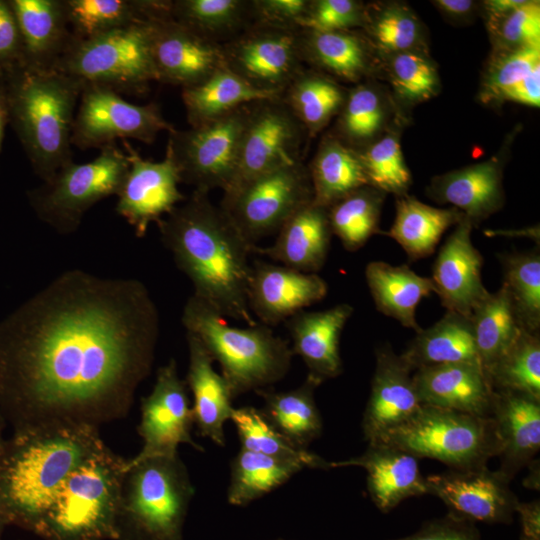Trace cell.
Returning <instances> with one entry per match:
<instances>
[{
	"instance_id": "6da1fadb",
	"label": "cell",
	"mask_w": 540,
	"mask_h": 540,
	"mask_svg": "<svg viewBox=\"0 0 540 540\" xmlns=\"http://www.w3.org/2000/svg\"><path fill=\"white\" fill-rule=\"evenodd\" d=\"M159 330L141 281L63 272L0 322V413L13 433L124 418Z\"/></svg>"
},
{
	"instance_id": "7a4b0ae2",
	"label": "cell",
	"mask_w": 540,
	"mask_h": 540,
	"mask_svg": "<svg viewBox=\"0 0 540 540\" xmlns=\"http://www.w3.org/2000/svg\"><path fill=\"white\" fill-rule=\"evenodd\" d=\"M208 194L193 190L164 216L157 223L161 240L191 281L192 295L226 319L256 325L248 305L250 256L256 245L240 233Z\"/></svg>"
},
{
	"instance_id": "3957f363",
	"label": "cell",
	"mask_w": 540,
	"mask_h": 540,
	"mask_svg": "<svg viewBox=\"0 0 540 540\" xmlns=\"http://www.w3.org/2000/svg\"><path fill=\"white\" fill-rule=\"evenodd\" d=\"M105 443L99 428L75 425L14 432L0 460V510L35 532L70 473Z\"/></svg>"
},
{
	"instance_id": "277c9868",
	"label": "cell",
	"mask_w": 540,
	"mask_h": 540,
	"mask_svg": "<svg viewBox=\"0 0 540 540\" xmlns=\"http://www.w3.org/2000/svg\"><path fill=\"white\" fill-rule=\"evenodd\" d=\"M83 86L55 68L24 63L0 73L9 123L44 182L72 161V130Z\"/></svg>"
},
{
	"instance_id": "5b68a950",
	"label": "cell",
	"mask_w": 540,
	"mask_h": 540,
	"mask_svg": "<svg viewBox=\"0 0 540 540\" xmlns=\"http://www.w3.org/2000/svg\"><path fill=\"white\" fill-rule=\"evenodd\" d=\"M181 321L186 332L196 336L219 364L234 399L268 388L290 369L294 356L291 346L267 325L231 326L223 315L194 295L186 301Z\"/></svg>"
},
{
	"instance_id": "8992f818",
	"label": "cell",
	"mask_w": 540,
	"mask_h": 540,
	"mask_svg": "<svg viewBox=\"0 0 540 540\" xmlns=\"http://www.w3.org/2000/svg\"><path fill=\"white\" fill-rule=\"evenodd\" d=\"M126 464L102 446L64 480L34 534L43 540H117Z\"/></svg>"
},
{
	"instance_id": "52a82bcc",
	"label": "cell",
	"mask_w": 540,
	"mask_h": 540,
	"mask_svg": "<svg viewBox=\"0 0 540 540\" xmlns=\"http://www.w3.org/2000/svg\"><path fill=\"white\" fill-rule=\"evenodd\" d=\"M195 489L179 453L127 460L117 540H183Z\"/></svg>"
},
{
	"instance_id": "ba28073f",
	"label": "cell",
	"mask_w": 540,
	"mask_h": 540,
	"mask_svg": "<svg viewBox=\"0 0 540 540\" xmlns=\"http://www.w3.org/2000/svg\"><path fill=\"white\" fill-rule=\"evenodd\" d=\"M376 443L402 449L418 459L440 461L449 469L484 466L498 453V439L491 417L425 404Z\"/></svg>"
},
{
	"instance_id": "9c48e42d",
	"label": "cell",
	"mask_w": 540,
	"mask_h": 540,
	"mask_svg": "<svg viewBox=\"0 0 540 540\" xmlns=\"http://www.w3.org/2000/svg\"><path fill=\"white\" fill-rule=\"evenodd\" d=\"M152 17L92 38H73L54 68L83 83L141 91L157 81L151 53Z\"/></svg>"
},
{
	"instance_id": "30bf717a",
	"label": "cell",
	"mask_w": 540,
	"mask_h": 540,
	"mask_svg": "<svg viewBox=\"0 0 540 540\" xmlns=\"http://www.w3.org/2000/svg\"><path fill=\"white\" fill-rule=\"evenodd\" d=\"M128 169L127 154L108 145L90 162L64 165L49 181L30 190L28 199L43 222L58 233L70 234L88 209L118 194Z\"/></svg>"
},
{
	"instance_id": "8fae6325",
	"label": "cell",
	"mask_w": 540,
	"mask_h": 540,
	"mask_svg": "<svg viewBox=\"0 0 540 540\" xmlns=\"http://www.w3.org/2000/svg\"><path fill=\"white\" fill-rule=\"evenodd\" d=\"M313 201L308 168L302 162L268 172L226 192L220 204L253 245L277 233L298 210Z\"/></svg>"
},
{
	"instance_id": "7c38bea8",
	"label": "cell",
	"mask_w": 540,
	"mask_h": 540,
	"mask_svg": "<svg viewBox=\"0 0 540 540\" xmlns=\"http://www.w3.org/2000/svg\"><path fill=\"white\" fill-rule=\"evenodd\" d=\"M249 105L188 130L169 133L166 150L178 168L181 182L208 193L212 189L224 192L231 186Z\"/></svg>"
},
{
	"instance_id": "4fadbf2b",
	"label": "cell",
	"mask_w": 540,
	"mask_h": 540,
	"mask_svg": "<svg viewBox=\"0 0 540 540\" xmlns=\"http://www.w3.org/2000/svg\"><path fill=\"white\" fill-rule=\"evenodd\" d=\"M174 130L158 105L132 104L110 87L84 83L71 143L80 149H101L128 138L150 144L161 131Z\"/></svg>"
},
{
	"instance_id": "5bb4252c",
	"label": "cell",
	"mask_w": 540,
	"mask_h": 540,
	"mask_svg": "<svg viewBox=\"0 0 540 540\" xmlns=\"http://www.w3.org/2000/svg\"><path fill=\"white\" fill-rule=\"evenodd\" d=\"M306 135L283 98L251 103L235 177L226 191L268 172L300 163Z\"/></svg>"
},
{
	"instance_id": "9a60e30c",
	"label": "cell",
	"mask_w": 540,
	"mask_h": 540,
	"mask_svg": "<svg viewBox=\"0 0 540 540\" xmlns=\"http://www.w3.org/2000/svg\"><path fill=\"white\" fill-rule=\"evenodd\" d=\"M193 425L186 382L178 375L176 361L170 359L157 370L152 391L141 400L137 431L143 445L130 461L176 454L180 444H188L203 452L202 446L192 439Z\"/></svg>"
},
{
	"instance_id": "2e32d148",
	"label": "cell",
	"mask_w": 540,
	"mask_h": 540,
	"mask_svg": "<svg viewBox=\"0 0 540 540\" xmlns=\"http://www.w3.org/2000/svg\"><path fill=\"white\" fill-rule=\"evenodd\" d=\"M426 482L428 494L442 500L449 514L473 523H511L520 502L511 481L487 465L448 469L427 476Z\"/></svg>"
},
{
	"instance_id": "e0dca14e",
	"label": "cell",
	"mask_w": 540,
	"mask_h": 540,
	"mask_svg": "<svg viewBox=\"0 0 540 540\" xmlns=\"http://www.w3.org/2000/svg\"><path fill=\"white\" fill-rule=\"evenodd\" d=\"M227 67L259 88L284 92L301 72L294 28L258 24L223 46Z\"/></svg>"
},
{
	"instance_id": "ac0fdd59",
	"label": "cell",
	"mask_w": 540,
	"mask_h": 540,
	"mask_svg": "<svg viewBox=\"0 0 540 540\" xmlns=\"http://www.w3.org/2000/svg\"><path fill=\"white\" fill-rule=\"evenodd\" d=\"M151 53L157 81L182 88L227 66L222 45L178 22L170 11L151 18Z\"/></svg>"
},
{
	"instance_id": "d6986e66",
	"label": "cell",
	"mask_w": 540,
	"mask_h": 540,
	"mask_svg": "<svg viewBox=\"0 0 540 540\" xmlns=\"http://www.w3.org/2000/svg\"><path fill=\"white\" fill-rule=\"evenodd\" d=\"M129 169L117 194L116 212L143 237L151 223H158L186 197L180 192L178 168L166 150L159 162L143 159L127 141Z\"/></svg>"
},
{
	"instance_id": "ffe728a7",
	"label": "cell",
	"mask_w": 540,
	"mask_h": 540,
	"mask_svg": "<svg viewBox=\"0 0 540 540\" xmlns=\"http://www.w3.org/2000/svg\"><path fill=\"white\" fill-rule=\"evenodd\" d=\"M371 391L362 419L368 444L410 419L421 407L413 370L389 345L377 348Z\"/></svg>"
},
{
	"instance_id": "44dd1931",
	"label": "cell",
	"mask_w": 540,
	"mask_h": 540,
	"mask_svg": "<svg viewBox=\"0 0 540 540\" xmlns=\"http://www.w3.org/2000/svg\"><path fill=\"white\" fill-rule=\"evenodd\" d=\"M473 225L465 216L441 246L431 280L443 307L466 317L488 295L482 282L483 256L473 245Z\"/></svg>"
},
{
	"instance_id": "7402d4cb",
	"label": "cell",
	"mask_w": 540,
	"mask_h": 540,
	"mask_svg": "<svg viewBox=\"0 0 540 540\" xmlns=\"http://www.w3.org/2000/svg\"><path fill=\"white\" fill-rule=\"evenodd\" d=\"M328 292L316 273H304L274 263L255 262L248 286V305L254 318L271 326L321 301Z\"/></svg>"
},
{
	"instance_id": "603a6c76",
	"label": "cell",
	"mask_w": 540,
	"mask_h": 540,
	"mask_svg": "<svg viewBox=\"0 0 540 540\" xmlns=\"http://www.w3.org/2000/svg\"><path fill=\"white\" fill-rule=\"evenodd\" d=\"M421 404L490 417L495 390L480 364L447 363L413 372Z\"/></svg>"
},
{
	"instance_id": "cb8c5ba5",
	"label": "cell",
	"mask_w": 540,
	"mask_h": 540,
	"mask_svg": "<svg viewBox=\"0 0 540 540\" xmlns=\"http://www.w3.org/2000/svg\"><path fill=\"white\" fill-rule=\"evenodd\" d=\"M331 468L361 467L366 471L367 491L374 505L383 513L404 500L428 494L426 477L419 469L418 458L382 443L368 444L361 455L336 462Z\"/></svg>"
},
{
	"instance_id": "d4e9b609",
	"label": "cell",
	"mask_w": 540,
	"mask_h": 540,
	"mask_svg": "<svg viewBox=\"0 0 540 540\" xmlns=\"http://www.w3.org/2000/svg\"><path fill=\"white\" fill-rule=\"evenodd\" d=\"M353 307L341 303L322 311H300L286 323L293 355L305 363L307 378L318 385L343 371L340 337L353 314Z\"/></svg>"
},
{
	"instance_id": "484cf974",
	"label": "cell",
	"mask_w": 540,
	"mask_h": 540,
	"mask_svg": "<svg viewBox=\"0 0 540 540\" xmlns=\"http://www.w3.org/2000/svg\"><path fill=\"white\" fill-rule=\"evenodd\" d=\"M498 439V471L512 481L540 449V399L512 390H495L492 412Z\"/></svg>"
},
{
	"instance_id": "4316f807",
	"label": "cell",
	"mask_w": 540,
	"mask_h": 540,
	"mask_svg": "<svg viewBox=\"0 0 540 540\" xmlns=\"http://www.w3.org/2000/svg\"><path fill=\"white\" fill-rule=\"evenodd\" d=\"M332 235L328 208L312 201L284 223L271 246H256L254 253L288 268L317 274L326 262Z\"/></svg>"
},
{
	"instance_id": "83f0119b",
	"label": "cell",
	"mask_w": 540,
	"mask_h": 540,
	"mask_svg": "<svg viewBox=\"0 0 540 540\" xmlns=\"http://www.w3.org/2000/svg\"><path fill=\"white\" fill-rule=\"evenodd\" d=\"M189 363L186 385L193 396V417L198 433L219 447L226 444L224 425L231 419L234 400L213 360L199 339L186 332Z\"/></svg>"
},
{
	"instance_id": "f1b7e54d",
	"label": "cell",
	"mask_w": 540,
	"mask_h": 540,
	"mask_svg": "<svg viewBox=\"0 0 540 540\" xmlns=\"http://www.w3.org/2000/svg\"><path fill=\"white\" fill-rule=\"evenodd\" d=\"M22 40V63L37 68H54L70 46L63 0H8Z\"/></svg>"
},
{
	"instance_id": "f546056e",
	"label": "cell",
	"mask_w": 540,
	"mask_h": 540,
	"mask_svg": "<svg viewBox=\"0 0 540 540\" xmlns=\"http://www.w3.org/2000/svg\"><path fill=\"white\" fill-rule=\"evenodd\" d=\"M428 191L431 198L452 204L474 225L504 204L502 168L496 159L470 165L435 177Z\"/></svg>"
},
{
	"instance_id": "4dcf8cb0",
	"label": "cell",
	"mask_w": 540,
	"mask_h": 540,
	"mask_svg": "<svg viewBox=\"0 0 540 540\" xmlns=\"http://www.w3.org/2000/svg\"><path fill=\"white\" fill-rule=\"evenodd\" d=\"M283 94L254 86L227 66L197 85L182 88V100L191 127L210 122L251 103L281 99Z\"/></svg>"
},
{
	"instance_id": "1f68e13d",
	"label": "cell",
	"mask_w": 540,
	"mask_h": 540,
	"mask_svg": "<svg viewBox=\"0 0 540 540\" xmlns=\"http://www.w3.org/2000/svg\"><path fill=\"white\" fill-rule=\"evenodd\" d=\"M367 285L375 306L402 326L419 332L416 320L420 301L434 292L431 278L418 275L407 265L394 266L373 261L365 269Z\"/></svg>"
},
{
	"instance_id": "d6a6232c",
	"label": "cell",
	"mask_w": 540,
	"mask_h": 540,
	"mask_svg": "<svg viewBox=\"0 0 540 540\" xmlns=\"http://www.w3.org/2000/svg\"><path fill=\"white\" fill-rule=\"evenodd\" d=\"M400 355L413 372L447 363L480 364L470 317L452 311H447L432 326L416 332Z\"/></svg>"
},
{
	"instance_id": "836d02e7",
	"label": "cell",
	"mask_w": 540,
	"mask_h": 540,
	"mask_svg": "<svg viewBox=\"0 0 540 540\" xmlns=\"http://www.w3.org/2000/svg\"><path fill=\"white\" fill-rule=\"evenodd\" d=\"M463 217L454 207L436 208L404 195L396 202L391 228L381 233L395 240L410 260H419L433 254L444 232Z\"/></svg>"
},
{
	"instance_id": "e575fe53",
	"label": "cell",
	"mask_w": 540,
	"mask_h": 540,
	"mask_svg": "<svg viewBox=\"0 0 540 540\" xmlns=\"http://www.w3.org/2000/svg\"><path fill=\"white\" fill-rule=\"evenodd\" d=\"M319 385L305 379L299 387L287 391L261 389L256 393L263 399L261 409L266 420L296 446L308 449L323 428L314 391Z\"/></svg>"
},
{
	"instance_id": "d590c367",
	"label": "cell",
	"mask_w": 540,
	"mask_h": 540,
	"mask_svg": "<svg viewBox=\"0 0 540 540\" xmlns=\"http://www.w3.org/2000/svg\"><path fill=\"white\" fill-rule=\"evenodd\" d=\"M308 172L313 203L325 208L369 185L358 153L333 137L323 139Z\"/></svg>"
},
{
	"instance_id": "8d00e7d4",
	"label": "cell",
	"mask_w": 540,
	"mask_h": 540,
	"mask_svg": "<svg viewBox=\"0 0 540 540\" xmlns=\"http://www.w3.org/2000/svg\"><path fill=\"white\" fill-rule=\"evenodd\" d=\"M470 319L479 361L487 374L526 329L503 284L496 292L488 293Z\"/></svg>"
},
{
	"instance_id": "74e56055",
	"label": "cell",
	"mask_w": 540,
	"mask_h": 540,
	"mask_svg": "<svg viewBox=\"0 0 540 540\" xmlns=\"http://www.w3.org/2000/svg\"><path fill=\"white\" fill-rule=\"evenodd\" d=\"M67 21L76 40L127 26L163 12L168 1L63 0Z\"/></svg>"
},
{
	"instance_id": "f35d334b",
	"label": "cell",
	"mask_w": 540,
	"mask_h": 540,
	"mask_svg": "<svg viewBox=\"0 0 540 540\" xmlns=\"http://www.w3.org/2000/svg\"><path fill=\"white\" fill-rule=\"evenodd\" d=\"M303 466L241 448L230 465L229 504L245 506L286 483Z\"/></svg>"
},
{
	"instance_id": "ab89813d",
	"label": "cell",
	"mask_w": 540,
	"mask_h": 540,
	"mask_svg": "<svg viewBox=\"0 0 540 540\" xmlns=\"http://www.w3.org/2000/svg\"><path fill=\"white\" fill-rule=\"evenodd\" d=\"M283 101L306 130L315 136L342 108L343 90L329 78L314 72H300L284 91Z\"/></svg>"
},
{
	"instance_id": "60d3db41",
	"label": "cell",
	"mask_w": 540,
	"mask_h": 540,
	"mask_svg": "<svg viewBox=\"0 0 540 540\" xmlns=\"http://www.w3.org/2000/svg\"><path fill=\"white\" fill-rule=\"evenodd\" d=\"M236 427L241 448L276 459L295 462L305 468L329 470V461L285 438L251 406L234 408L231 419Z\"/></svg>"
},
{
	"instance_id": "b9f144b4",
	"label": "cell",
	"mask_w": 540,
	"mask_h": 540,
	"mask_svg": "<svg viewBox=\"0 0 540 540\" xmlns=\"http://www.w3.org/2000/svg\"><path fill=\"white\" fill-rule=\"evenodd\" d=\"M300 43L302 56L342 79L357 81L367 71L369 57L366 45L348 30H307L304 37H300Z\"/></svg>"
},
{
	"instance_id": "7bdbcfd3",
	"label": "cell",
	"mask_w": 540,
	"mask_h": 540,
	"mask_svg": "<svg viewBox=\"0 0 540 540\" xmlns=\"http://www.w3.org/2000/svg\"><path fill=\"white\" fill-rule=\"evenodd\" d=\"M384 192L363 186L328 208L332 234L350 252L357 251L379 229Z\"/></svg>"
},
{
	"instance_id": "ee69618b",
	"label": "cell",
	"mask_w": 540,
	"mask_h": 540,
	"mask_svg": "<svg viewBox=\"0 0 540 540\" xmlns=\"http://www.w3.org/2000/svg\"><path fill=\"white\" fill-rule=\"evenodd\" d=\"M487 376L494 390H512L540 399V336L524 330Z\"/></svg>"
},
{
	"instance_id": "f6af8a7d",
	"label": "cell",
	"mask_w": 540,
	"mask_h": 540,
	"mask_svg": "<svg viewBox=\"0 0 540 540\" xmlns=\"http://www.w3.org/2000/svg\"><path fill=\"white\" fill-rule=\"evenodd\" d=\"M503 285L506 287L523 327L530 332L540 328L539 250L505 254L500 257Z\"/></svg>"
},
{
	"instance_id": "bcb514c9",
	"label": "cell",
	"mask_w": 540,
	"mask_h": 540,
	"mask_svg": "<svg viewBox=\"0 0 540 540\" xmlns=\"http://www.w3.org/2000/svg\"><path fill=\"white\" fill-rule=\"evenodd\" d=\"M170 14L202 36L215 37L237 31L247 19L250 2L242 0H176Z\"/></svg>"
},
{
	"instance_id": "7dc6e473",
	"label": "cell",
	"mask_w": 540,
	"mask_h": 540,
	"mask_svg": "<svg viewBox=\"0 0 540 540\" xmlns=\"http://www.w3.org/2000/svg\"><path fill=\"white\" fill-rule=\"evenodd\" d=\"M358 156L369 186L399 197L405 195L411 184V175L394 135H386Z\"/></svg>"
},
{
	"instance_id": "c3c4849f",
	"label": "cell",
	"mask_w": 540,
	"mask_h": 540,
	"mask_svg": "<svg viewBox=\"0 0 540 540\" xmlns=\"http://www.w3.org/2000/svg\"><path fill=\"white\" fill-rule=\"evenodd\" d=\"M340 111L339 128L352 142L371 138L381 127L383 111L380 98L366 85L352 89Z\"/></svg>"
},
{
	"instance_id": "681fc988",
	"label": "cell",
	"mask_w": 540,
	"mask_h": 540,
	"mask_svg": "<svg viewBox=\"0 0 540 540\" xmlns=\"http://www.w3.org/2000/svg\"><path fill=\"white\" fill-rule=\"evenodd\" d=\"M370 32L379 48L394 54L410 52L421 36L416 16L399 5L379 12L371 21Z\"/></svg>"
},
{
	"instance_id": "f907efd6",
	"label": "cell",
	"mask_w": 540,
	"mask_h": 540,
	"mask_svg": "<svg viewBox=\"0 0 540 540\" xmlns=\"http://www.w3.org/2000/svg\"><path fill=\"white\" fill-rule=\"evenodd\" d=\"M390 76L396 91L408 100H425L437 91L435 68L427 59L412 51L394 54Z\"/></svg>"
},
{
	"instance_id": "816d5d0a",
	"label": "cell",
	"mask_w": 540,
	"mask_h": 540,
	"mask_svg": "<svg viewBox=\"0 0 540 540\" xmlns=\"http://www.w3.org/2000/svg\"><path fill=\"white\" fill-rule=\"evenodd\" d=\"M364 20L362 6L357 1L316 0L309 1L297 26L320 32L346 31L360 25Z\"/></svg>"
},
{
	"instance_id": "f5cc1de1",
	"label": "cell",
	"mask_w": 540,
	"mask_h": 540,
	"mask_svg": "<svg viewBox=\"0 0 540 540\" xmlns=\"http://www.w3.org/2000/svg\"><path fill=\"white\" fill-rule=\"evenodd\" d=\"M540 65V47L510 49L489 69L484 85L486 99L497 98L501 91L514 85Z\"/></svg>"
},
{
	"instance_id": "db71d44e",
	"label": "cell",
	"mask_w": 540,
	"mask_h": 540,
	"mask_svg": "<svg viewBox=\"0 0 540 540\" xmlns=\"http://www.w3.org/2000/svg\"><path fill=\"white\" fill-rule=\"evenodd\" d=\"M499 19L498 33L509 49L540 47L539 1H526Z\"/></svg>"
},
{
	"instance_id": "11a10c76",
	"label": "cell",
	"mask_w": 540,
	"mask_h": 540,
	"mask_svg": "<svg viewBox=\"0 0 540 540\" xmlns=\"http://www.w3.org/2000/svg\"><path fill=\"white\" fill-rule=\"evenodd\" d=\"M390 540H482L475 523L451 514L427 521L415 533Z\"/></svg>"
},
{
	"instance_id": "9f6ffc18",
	"label": "cell",
	"mask_w": 540,
	"mask_h": 540,
	"mask_svg": "<svg viewBox=\"0 0 540 540\" xmlns=\"http://www.w3.org/2000/svg\"><path fill=\"white\" fill-rule=\"evenodd\" d=\"M308 3L306 0H255L250 2V12L258 24L294 28Z\"/></svg>"
},
{
	"instance_id": "6f0895ef",
	"label": "cell",
	"mask_w": 540,
	"mask_h": 540,
	"mask_svg": "<svg viewBox=\"0 0 540 540\" xmlns=\"http://www.w3.org/2000/svg\"><path fill=\"white\" fill-rule=\"evenodd\" d=\"M22 61V40L15 15L9 2L0 0V73Z\"/></svg>"
},
{
	"instance_id": "680465c9",
	"label": "cell",
	"mask_w": 540,
	"mask_h": 540,
	"mask_svg": "<svg viewBox=\"0 0 540 540\" xmlns=\"http://www.w3.org/2000/svg\"><path fill=\"white\" fill-rule=\"evenodd\" d=\"M498 99L513 101L533 107L540 105V65L523 79L504 89Z\"/></svg>"
},
{
	"instance_id": "91938a15",
	"label": "cell",
	"mask_w": 540,
	"mask_h": 540,
	"mask_svg": "<svg viewBox=\"0 0 540 540\" xmlns=\"http://www.w3.org/2000/svg\"><path fill=\"white\" fill-rule=\"evenodd\" d=\"M516 513L521 520V540H540V504L539 501L519 502Z\"/></svg>"
},
{
	"instance_id": "94428289",
	"label": "cell",
	"mask_w": 540,
	"mask_h": 540,
	"mask_svg": "<svg viewBox=\"0 0 540 540\" xmlns=\"http://www.w3.org/2000/svg\"><path fill=\"white\" fill-rule=\"evenodd\" d=\"M526 0H490L485 1V7L492 19H499L523 5Z\"/></svg>"
},
{
	"instance_id": "6125c7cd",
	"label": "cell",
	"mask_w": 540,
	"mask_h": 540,
	"mask_svg": "<svg viewBox=\"0 0 540 540\" xmlns=\"http://www.w3.org/2000/svg\"><path fill=\"white\" fill-rule=\"evenodd\" d=\"M443 12L452 16H463L474 6L470 0H438L434 2Z\"/></svg>"
},
{
	"instance_id": "be15d7a7",
	"label": "cell",
	"mask_w": 540,
	"mask_h": 540,
	"mask_svg": "<svg viewBox=\"0 0 540 540\" xmlns=\"http://www.w3.org/2000/svg\"><path fill=\"white\" fill-rule=\"evenodd\" d=\"M9 123L8 112L4 99L0 93V150L6 125Z\"/></svg>"
},
{
	"instance_id": "e7e4bbea",
	"label": "cell",
	"mask_w": 540,
	"mask_h": 540,
	"mask_svg": "<svg viewBox=\"0 0 540 540\" xmlns=\"http://www.w3.org/2000/svg\"><path fill=\"white\" fill-rule=\"evenodd\" d=\"M6 425H7V423H6L5 419L2 416V414L0 413V460H1L4 448H5V443H6V439L3 437V431H4L5 427H6Z\"/></svg>"
},
{
	"instance_id": "03108f58",
	"label": "cell",
	"mask_w": 540,
	"mask_h": 540,
	"mask_svg": "<svg viewBox=\"0 0 540 540\" xmlns=\"http://www.w3.org/2000/svg\"><path fill=\"white\" fill-rule=\"evenodd\" d=\"M7 526H10V523L5 514L0 510V540H2L4 530Z\"/></svg>"
},
{
	"instance_id": "003e7915",
	"label": "cell",
	"mask_w": 540,
	"mask_h": 540,
	"mask_svg": "<svg viewBox=\"0 0 540 540\" xmlns=\"http://www.w3.org/2000/svg\"><path fill=\"white\" fill-rule=\"evenodd\" d=\"M277 540H283V539H277Z\"/></svg>"
}]
</instances>
